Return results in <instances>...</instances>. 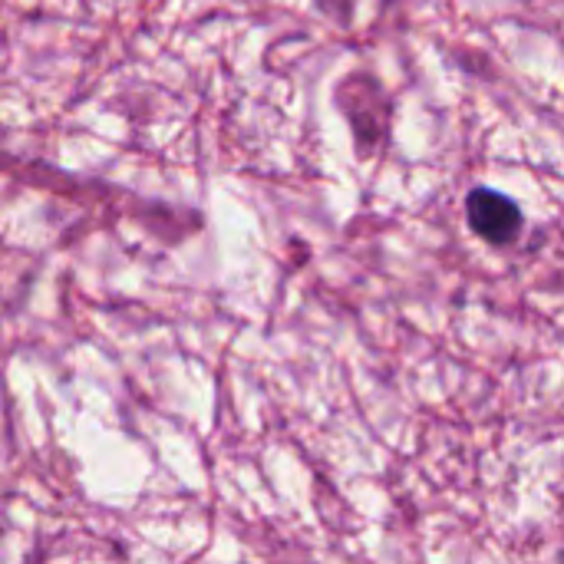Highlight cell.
I'll use <instances>...</instances> for the list:
<instances>
[{
  "mask_svg": "<svg viewBox=\"0 0 564 564\" xmlns=\"http://www.w3.org/2000/svg\"><path fill=\"white\" fill-rule=\"evenodd\" d=\"M466 215L469 228L489 245H512L522 231V208L496 188H476L466 198Z\"/></svg>",
  "mask_w": 564,
  "mask_h": 564,
  "instance_id": "1",
  "label": "cell"
}]
</instances>
